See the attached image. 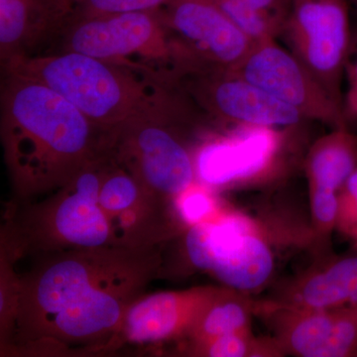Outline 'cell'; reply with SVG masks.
<instances>
[{"instance_id":"cell-1","label":"cell","mask_w":357,"mask_h":357,"mask_svg":"<svg viewBox=\"0 0 357 357\" xmlns=\"http://www.w3.org/2000/svg\"><path fill=\"white\" fill-rule=\"evenodd\" d=\"M162 246L105 245L42 256L20 277L13 349L61 354L105 345L163 266Z\"/></svg>"},{"instance_id":"cell-2","label":"cell","mask_w":357,"mask_h":357,"mask_svg":"<svg viewBox=\"0 0 357 357\" xmlns=\"http://www.w3.org/2000/svg\"><path fill=\"white\" fill-rule=\"evenodd\" d=\"M0 136L18 202L64 187L107 153V132L53 89L4 73Z\"/></svg>"},{"instance_id":"cell-3","label":"cell","mask_w":357,"mask_h":357,"mask_svg":"<svg viewBox=\"0 0 357 357\" xmlns=\"http://www.w3.org/2000/svg\"><path fill=\"white\" fill-rule=\"evenodd\" d=\"M2 68L53 89L107 133L172 86L146 70L76 52L16 58Z\"/></svg>"},{"instance_id":"cell-4","label":"cell","mask_w":357,"mask_h":357,"mask_svg":"<svg viewBox=\"0 0 357 357\" xmlns=\"http://www.w3.org/2000/svg\"><path fill=\"white\" fill-rule=\"evenodd\" d=\"M112 161L109 152L82 169L68 184L40 202L11 206L1 229V243L16 261L70 249L114 245L100 204L102 178Z\"/></svg>"},{"instance_id":"cell-5","label":"cell","mask_w":357,"mask_h":357,"mask_svg":"<svg viewBox=\"0 0 357 357\" xmlns=\"http://www.w3.org/2000/svg\"><path fill=\"white\" fill-rule=\"evenodd\" d=\"M176 88L107 133V152L115 163L145 191L170 202L197 178L195 156L181 132L184 110Z\"/></svg>"},{"instance_id":"cell-6","label":"cell","mask_w":357,"mask_h":357,"mask_svg":"<svg viewBox=\"0 0 357 357\" xmlns=\"http://www.w3.org/2000/svg\"><path fill=\"white\" fill-rule=\"evenodd\" d=\"M51 41L58 49L52 53L76 52L158 74L172 70L170 33L160 9L102 15L70 11Z\"/></svg>"},{"instance_id":"cell-7","label":"cell","mask_w":357,"mask_h":357,"mask_svg":"<svg viewBox=\"0 0 357 357\" xmlns=\"http://www.w3.org/2000/svg\"><path fill=\"white\" fill-rule=\"evenodd\" d=\"M185 249L192 266L239 292L262 287L274 269L259 225L238 211H220L208 222L189 227Z\"/></svg>"},{"instance_id":"cell-8","label":"cell","mask_w":357,"mask_h":357,"mask_svg":"<svg viewBox=\"0 0 357 357\" xmlns=\"http://www.w3.org/2000/svg\"><path fill=\"white\" fill-rule=\"evenodd\" d=\"M160 13L170 33L175 76L234 70L255 47L213 0H171Z\"/></svg>"},{"instance_id":"cell-9","label":"cell","mask_w":357,"mask_h":357,"mask_svg":"<svg viewBox=\"0 0 357 357\" xmlns=\"http://www.w3.org/2000/svg\"><path fill=\"white\" fill-rule=\"evenodd\" d=\"M282 34L290 51L344 109L342 77L351 47L347 0H290Z\"/></svg>"},{"instance_id":"cell-10","label":"cell","mask_w":357,"mask_h":357,"mask_svg":"<svg viewBox=\"0 0 357 357\" xmlns=\"http://www.w3.org/2000/svg\"><path fill=\"white\" fill-rule=\"evenodd\" d=\"M175 81L185 95L220 121L274 128L304 119L291 105L231 70H192L178 75Z\"/></svg>"},{"instance_id":"cell-11","label":"cell","mask_w":357,"mask_h":357,"mask_svg":"<svg viewBox=\"0 0 357 357\" xmlns=\"http://www.w3.org/2000/svg\"><path fill=\"white\" fill-rule=\"evenodd\" d=\"M237 76L298 110L305 119L347 128L344 109L291 51L276 42L256 45L236 69Z\"/></svg>"},{"instance_id":"cell-12","label":"cell","mask_w":357,"mask_h":357,"mask_svg":"<svg viewBox=\"0 0 357 357\" xmlns=\"http://www.w3.org/2000/svg\"><path fill=\"white\" fill-rule=\"evenodd\" d=\"M223 289L199 286L140 296L128 307L109 347L121 344H153L185 338Z\"/></svg>"},{"instance_id":"cell-13","label":"cell","mask_w":357,"mask_h":357,"mask_svg":"<svg viewBox=\"0 0 357 357\" xmlns=\"http://www.w3.org/2000/svg\"><path fill=\"white\" fill-rule=\"evenodd\" d=\"M100 203L109 220L114 245H158L175 234V218H178L173 202L149 194L134 178L112 185Z\"/></svg>"},{"instance_id":"cell-14","label":"cell","mask_w":357,"mask_h":357,"mask_svg":"<svg viewBox=\"0 0 357 357\" xmlns=\"http://www.w3.org/2000/svg\"><path fill=\"white\" fill-rule=\"evenodd\" d=\"M280 135L273 128L243 126V130L208 143L195 157L197 178L223 187L261 173L275 158Z\"/></svg>"},{"instance_id":"cell-15","label":"cell","mask_w":357,"mask_h":357,"mask_svg":"<svg viewBox=\"0 0 357 357\" xmlns=\"http://www.w3.org/2000/svg\"><path fill=\"white\" fill-rule=\"evenodd\" d=\"M70 13L64 0H0L2 67L51 41Z\"/></svg>"},{"instance_id":"cell-16","label":"cell","mask_w":357,"mask_h":357,"mask_svg":"<svg viewBox=\"0 0 357 357\" xmlns=\"http://www.w3.org/2000/svg\"><path fill=\"white\" fill-rule=\"evenodd\" d=\"M274 304L325 310L357 305V255L335 258L291 283Z\"/></svg>"},{"instance_id":"cell-17","label":"cell","mask_w":357,"mask_h":357,"mask_svg":"<svg viewBox=\"0 0 357 357\" xmlns=\"http://www.w3.org/2000/svg\"><path fill=\"white\" fill-rule=\"evenodd\" d=\"M356 168V136L347 128H335L310 150L307 159L310 189L340 192Z\"/></svg>"},{"instance_id":"cell-18","label":"cell","mask_w":357,"mask_h":357,"mask_svg":"<svg viewBox=\"0 0 357 357\" xmlns=\"http://www.w3.org/2000/svg\"><path fill=\"white\" fill-rule=\"evenodd\" d=\"M259 303L229 287L204 310L185 335L190 351L229 333L250 330L251 314L258 312Z\"/></svg>"},{"instance_id":"cell-19","label":"cell","mask_w":357,"mask_h":357,"mask_svg":"<svg viewBox=\"0 0 357 357\" xmlns=\"http://www.w3.org/2000/svg\"><path fill=\"white\" fill-rule=\"evenodd\" d=\"M253 45L274 41L283 31L286 16L261 10L236 1L213 0Z\"/></svg>"},{"instance_id":"cell-20","label":"cell","mask_w":357,"mask_h":357,"mask_svg":"<svg viewBox=\"0 0 357 357\" xmlns=\"http://www.w3.org/2000/svg\"><path fill=\"white\" fill-rule=\"evenodd\" d=\"M195 356L255 357L285 356L280 342L275 338H258L251 330L241 331L215 338L190 352Z\"/></svg>"},{"instance_id":"cell-21","label":"cell","mask_w":357,"mask_h":357,"mask_svg":"<svg viewBox=\"0 0 357 357\" xmlns=\"http://www.w3.org/2000/svg\"><path fill=\"white\" fill-rule=\"evenodd\" d=\"M17 262L0 244V345L1 354L8 352L13 342L20 300V276L14 265Z\"/></svg>"},{"instance_id":"cell-22","label":"cell","mask_w":357,"mask_h":357,"mask_svg":"<svg viewBox=\"0 0 357 357\" xmlns=\"http://www.w3.org/2000/svg\"><path fill=\"white\" fill-rule=\"evenodd\" d=\"M173 204L180 222L189 227L208 222L222 211L211 190L197 182L181 192Z\"/></svg>"},{"instance_id":"cell-23","label":"cell","mask_w":357,"mask_h":357,"mask_svg":"<svg viewBox=\"0 0 357 357\" xmlns=\"http://www.w3.org/2000/svg\"><path fill=\"white\" fill-rule=\"evenodd\" d=\"M357 354V305L335 307L332 333L319 357H351Z\"/></svg>"},{"instance_id":"cell-24","label":"cell","mask_w":357,"mask_h":357,"mask_svg":"<svg viewBox=\"0 0 357 357\" xmlns=\"http://www.w3.org/2000/svg\"><path fill=\"white\" fill-rule=\"evenodd\" d=\"M314 237L319 245L328 243L333 230L337 229V192L321 189H310Z\"/></svg>"},{"instance_id":"cell-25","label":"cell","mask_w":357,"mask_h":357,"mask_svg":"<svg viewBox=\"0 0 357 357\" xmlns=\"http://www.w3.org/2000/svg\"><path fill=\"white\" fill-rule=\"evenodd\" d=\"M171 0H79L73 13L82 15H102L152 11L163 8Z\"/></svg>"},{"instance_id":"cell-26","label":"cell","mask_w":357,"mask_h":357,"mask_svg":"<svg viewBox=\"0 0 357 357\" xmlns=\"http://www.w3.org/2000/svg\"><path fill=\"white\" fill-rule=\"evenodd\" d=\"M337 229L352 238L357 234V168L340 190Z\"/></svg>"},{"instance_id":"cell-27","label":"cell","mask_w":357,"mask_h":357,"mask_svg":"<svg viewBox=\"0 0 357 357\" xmlns=\"http://www.w3.org/2000/svg\"><path fill=\"white\" fill-rule=\"evenodd\" d=\"M347 76V91L344 98L345 119H357V51L354 58L347 59L345 66Z\"/></svg>"},{"instance_id":"cell-28","label":"cell","mask_w":357,"mask_h":357,"mask_svg":"<svg viewBox=\"0 0 357 357\" xmlns=\"http://www.w3.org/2000/svg\"><path fill=\"white\" fill-rule=\"evenodd\" d=\"M246 6L287 16L290 0H236Z\"/></svg>"},{"instance_id":"cell-29","label":"cell","mask_w":357,"mask_h":357,"mask_svg":"<svg viewBox=\"0 0 357 357\" xmlns=\"http://www.w3.org/2000/svg\"><path fill=\"white\" fill-rule=\"evenodd\" d=\"M65 3L67 4L68 6H69V8L70 10H72L73 7H74L75 4L77 3V2L79 1V0H64Z\"/></svg>"},{"instance_id":"cell-30","label":"cell","mask_w":357,"mask_h":357,"mask_svg":"<svg viewBox=\"0 0 357 357\" xmlns=\"http://www.w3.org/2000/svg\"><path fill=\"white\" fill-rule=\"evenodd\" d=\"M354 6H356V11H357V0H354Z\"/></svg>"},{"instance_id":"cell-31","label":"cell","mask_w":357,"mask_h":357,"mask_svg":"<svg viewBox=\"0 0 357 357\" xmlns=\"http://www.w3.org/2000/svg\"><path fill=\"white\" fill-rule=\"evenodd\" d=\"M354 239H356V243H357V234H356V236H354Z\"/></svg>"},{"instance_id":"cell-32","label":"cell","mask_w":357,"mask_h":357,"mask_svg":"<svg viewBox=\"0 0 357 357\" xmlns=\"http://www.w3.org/2000/svg\"><path fill=\"white\" fill-rule=\"evenodd\" d=\"M356 357H357V354H356Z\"/></svg>"}]
</instances>
